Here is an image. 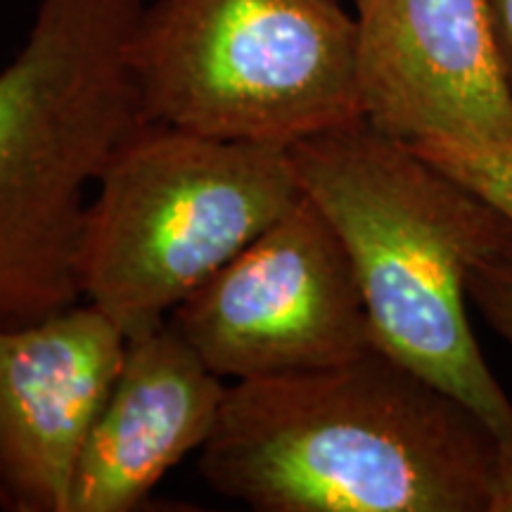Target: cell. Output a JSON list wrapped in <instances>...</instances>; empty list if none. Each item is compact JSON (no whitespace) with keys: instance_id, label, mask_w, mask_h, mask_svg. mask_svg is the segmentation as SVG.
I'll use <instances>...</instances> for the list:
<instances>
[{"instance_id":"obj_1","label":"cell","mask_w":512,"mask_h":512,"mask_svg":"<svg viewBox=\"0 0 512 512\" xmlns=\"http://www.w3.org/2000/svg\"><path fill=\"white\" fill-rule=\"evenodd\" d=\"M200 472L259 512H512V448L375 344L228 387Z\"/></svg>"},{"instance_id":"obj_2","label":"cell","mask_w":512,"mask_h":512,"mask_svg":"<svg viewBox=\"0 0 512 512\" xmlns=\"http://www.w3.org/2000/svg\"><path fill=\"white\" fill-rule=\"evenodd\" d=\"M347 249L375 347L465 401L512 448V401L467 320V271L512 252V219L366 121L287 147Z\"/></svg>"},{"instance_id":"obj_3","label":"cell","mask_w":512,"mask_h":512,"mask_svg":"<svg viewBox=\"0 0 512 512\" xmlns=\"http://www.w3.org/2000/svg\"><path fill=\"white\" fill-rule=\"evenodd\" d=\"M145 0H41L0 72V328L76 302L86 185L147 121L128 64Z\"/></svg>"},{"instance_id":"obj_4","label":"cell","mask_w":512,"mask_h":512,"mask_svg":"<svg viewBox=\"0 0 512 512\" xmlns=\"http://www.w3.org/2000/svg\"><path fill=\"white\" fill-rule=\"evenodd\" d=\"M79 287L124 335L164 325L219 268L299 200L287 147L145 124L98 178Z\"/></svg>"},{"instance_id":"obj_5","label":"cell","mask_w":512,"mask_h":512,"mask_svg":"<svg viewBox=\"0 0 512 512\" xmlns=\"http://www.w3.org/2000/svg\"><path fill=\"white\" fill-rule=\"evenodd\" d=\"M128 64L147 124L290 147L363 121L337 0H152Z\"/></svg>"},{"instance_id":"obj_6","label":"cell","mask_w":512,"mask_h":512,"mask_svg":"<svg viewBox=\"0 0 512 512\" xmlns=\"http://www.w3.org/2000/svg\"><path fill=\"white\" fill-rule=\"evenodd\" d=\"M169 323L235 382L332 366L375 344L347 249L306 195L178 304Z\"/></svg>"},{"instance_id":"obj_7","label":"cell","mask_w":512,"mask_h":512,"mask_svg":"<svg viewBox=\"0 0 512 512\" xmlns=\"http://www.w3.org/2000/svg\"><path fill=\"white\" fill-rule=\"evenodd\" d=\"M361 117L396 143H512V93L486 0H356Z\"/></svg>"},{"instance_id":"obj_8","label":"cell","mask_w":512,"mask_h":512,"mask_svg":"<svg viewBox=\"0 0 512 512\" xmlns=\"http://www.w3.org/2000/svg\"><path fill=\"white\" fill-rule=\"evenodd\" d=\"M128 337L98 306L0 328V486L15 512H69Z\"/></svg>"},{"instance_id":"obj_9","label":"cell","mask_w":512,"mask_h":512,"mask_svg":"<svg viewBox=\"0 0 512 512\" xmlns=\"http://www.w3.org/2000/svg\"><path fill=\"white\" fill-rule=\"evenodd\" d=\"M166 320L128 339L110 399L83 448L69 512H131L159 479L202 451L226 389Z\"/></svg>"},{"instance_id":"obj_10","label":"cell","mask_w":512,"mask_h":512,"mask_svg":"<svg viewBox=\"0 0 512 512\" xmlns=\"http://www.w3.org/2000/svg\"><path fill=\"white\" fill-rule=\"evenodd\" d=\"M411 150L512 219V143L477 145L460 140H427L413 145Z\"/></svg>"},{"instance_id":"obj_11","label":"cell","mask_w":512,"mask_h":512,"mask_svg":"<svg viewBox=\"0 0 512 512\" xmlns=\"http://www.w3.org/2000/svg\"><path fill=\"white\" fill-rule=\"evenodd\" d=\"M465 285L486 323L512 347V252L479 259Z\"/></svg>"},{"instance_id":"obj_12","label":"cell","mask_w":512,"mask_h":512,"mask_svg":"<svg viewBox=\"0 0 512 512\" xmlns=\"http://www.w3.org/2000/svg\"><path fill=\"white\" fill-rule=\"evenodd\" d=\"M491 27H494L498 50L503 57V69L508 76V86L512 93V0H486Z\"/></svg>"},{"instance_id":"obj_13","label":"cell","mask_w":512,"mask_h":512,"mask_svg":"<svg viewBox=\"0 0 512 512\" xmlns=\"http://www.w3.org/2000/svg\"><path fill=\"white\" fill-rule=\"evenodd\" d=\"M0 508H5V510H8V498H5V491H3V486H0Z\"/></svg>"}]
</instances>
